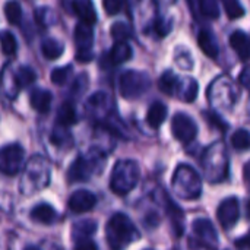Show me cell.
Here are the masks:
<instances>
[{
  "label": "cell",
  "mask_w": 250,
  "mask_h": 250,
  "mask_svg": "<svg viewBox=\"0 0 250 250\" xmlns=\"http://www.w3.org/2000/svg\"><path fill=\"white\" fill-rule=\"evenodd\" d=\"M193 233L196 239L201 242L204 248L209 250H215L217 248V231L212 226V223L207 218H199L193 223Z\"/></svg>",
  "instance_id": "8"
},
{
  "label": "cell",
  "mask_w": 250,
  "mask_h": 250,
  "mask_svg": "<svg viewBox=\"0 0 250 250\" xmlns=\"http://www.w3.org/2000/svg\"><path fill=\"white\" fill-rule=\"evenodd\" d=\"M4 15L10 25H19L22 19V7L16 0H9L4 4Z\"/></svg>",
  "instance_id": "22"
},
{
  "label": "cell",
  "mask_w": 250,
  "mask_h": 250,
  "mask_svg": "<svg viewBox=\"0 0 250 250\" xmlns=\"http://www.w3.org/2000/svg\"><path fill=\"white\" fill-rule=\"evenodd\" d=\"M63 51H64V45L60 41L53 40V38L45 40L41 45V53L48 60H57L63 54Z\"/></svg>",
  "instance_id": "20"
},
{
  "label": "cell",
  "mask_w": 250,
  "mask_h": 250,
  "mask_svg": "<svg viewBox=\"0 0 250 250\" xmlns=\"http://www.w3.org/2000/svg\"><path fill=\"white\" fill-rule=\"evenodd\" d=\"M23 250H40L38 248H35V246H26Z\"/></svg>",
  "instance_id": "35"
},
{
  "label": "cell",
  "mask_w": 250,
  "mask_h": 250,
  "mask_svg": "<svg viewBox=\"0 0 250 250\" xmlns=\"http://www.w3.org/2000/svg\"><path fill=\"white\" fill-rule=\"evenodd\" d=\"M92 40H94L92 28L89 25H85V23L79 22L78 26L75 28V41L78 44V51L91 50Z\"/></svg>",
  "instance_id": "16"
},
{
  "label": "cell",
  "mask_w": 250,
  "mask_h": 250,
  "mask_svg": "<svg viewBox=\"0 0 250 250\" xmlns=\"http://www.w3.org/2000/svg\"><path fill=\"white\" fill-rule=\"evenodd\" d=\"M166 119H167V107H166V104H163L161 101L152 103V105L149 107L148 114H146L148 125L151 127L157 129L166 122Z\"/></svg>",
  "instance_id": "17"
},
{
  "label": "cell",
  "mask_w": 250,
  "mask_h": 250,
  "mask_svg": "<svg viewBox=\"0 0 250 250\" xmlns=\"http://www.w3.org/2000/svg\"><path fill=\"white\" fill-rule=\"evenodd\" d=\"M139 174H141L139 166L136 161L123 160V161L116 163L113 173H111V179H110L111 190L119 196L127 195L138 185Z\"/></svg>",
  "instance_id": "2"
},
{
  "label": "cell",
  "mask_w": 250,
  "mask_h": 250,
  "mask_svg": "<svg viewBox=\"0 0 250 250\" xmlns=\"http://www.w3.org/2000/svg\"><path fill=\"white\" fill-rule=\"evenodd\" d=\"M110 34L111 37L114 38L116 42H120V41H127V38L130 37L132 34V29L127 23L125 22H116L111 25V29H110Z\"/></svg>",
  "instance_id": "26"
},
{
  "label": "cell",
  "mask_w": 250,
  "mask_h": 250,
  "mask_svg": "<svg viewBox=\"0 0 250 250\" xmlns=\"http://www.w3.org/2000/svg\"><path fill=\"white\" fill-rule=\"evenodd\" d=\"M25 151L19 144H10L0 148V173L16 176L23 164Z\"/></svg>",
  "instance_id": "5"
},
{
  "label": "cell",
  "mask_w": 250,
  "mask_h": 250,
  "mask_svg": "<svg viewBox=\"0 0 250 250\" xmlns=\"http://www.w3.org/2000/svg\"><path fill=\"white\" fill-rule=\"evenodd\" d=\"M160 89L167 94V95H173L179 86V78L171 72V70H167L161 75L160 78Z\"/></svg>",
  "instance_id": "21"
},
{
  "label": "cell",
  "mask_w": 250,
  "mask_h": 250,
  "mask_svg": "<svg viewBox=\"0 0 250 250\" xmlns=\"http://www.w3.org/2000/svg\"><path fill=\"white\" fill-rule=\"evenodd\" d=\"M217 218H218V221L224 230L233 229L240 218V202H239V199L234 196L224 199L217 209Z\"/></svg>",
  "instance_id": "7"
},
{
  "label": "cell",
  "mask_w": 250,
  "mask_h": 250,
  "mask_svg": "<svg viewBox=\"0 0 250 250\" xmlns=\"http://www.w3.org/2000/svg\"><path fill=\"white\" fill-rule=\"evenodd\" d=\"M204 116L208 119V123H209L211 126H215V127H218V129H221V130L229 129V125H227V123H226V122L218 116V114L207 111V113H204Z\"/></svg>",
  "instance_id": "32"
},
{
  "label": "cell",
  "mask_w": 250,
  "mask_h": 250,
  "mask_svg": "<svg viewBox=\"0 0 250 250\" xmlns=\"http://www.w3.org/2000/svg\"><path fill=\"white\" fill-rule=\"evenodd\" d=\"M31 220H34L35 223L44 224V226H50L57 221V212L51 205L42 202V204L35 205L31 209Z\"/></svg>",
  "instance_id": "12"
},
{
  "label": "cell",
  "mask_w": 250,
  "mask_h": 250,
  "mask_svg": "<svg viewBox=\"0 0 250 250\" xmlns=\"http://www.w3.org/2000/svg\"><path fill=\"white\" fill-rule=\"evenodd\" d=\"M198 44H199L201 50L208 57H211V59L218 57V53H220L218 41H217V38L211 29H201V32L198 35Z\"/></svg>",
  "instance_id": "13"
},
{
  "label": "cell",
  "mask_w": 250,
  "mask_h": 250,
  "mask_svg": "<svg viewBox=\"0 0 250 250\" xmlns=\"http://www.w3.org/2000/svg\"><path fill=\"white\" fill-rule=\"evenodd\" d=\"M145 250H152V249H145Z\"/></svg>",
  "instance_id": "36"
},
{
  "label": "cell",
  "mask_w": 250,
  "mask_h": 250,
  "mask_svg": "<svg viewBox=\"0 0 250 250\" xmlns=\"http://www.w3.org/2000/svg\"><path fill=\"white\" fill-rule=\"evenodd\" d=\"M107 243L111 250H125L130 243L136 242L141 234L133 221L126 214H114L105 227Z\"/></svg>",
  "instance_id": "1"
},
{
  "label": "cell",
  "mask_w": 250,
  "mask_h": 250,
  "mask_svg": "<svg viewBox=\"0 0 250 250\" xmlns=\"http://www.w3.org/2000/svg\"><path fill=\"white\" fill-rule=\"evenodd\" d=\"M0 45H1V51L6 56H12L16 53L18 44H16V38L13 37L12 32L9 31H1L0 32Z\"/></svg>",
  "instance_id": "24"
},
{
  "label": "cell",
  "mask_w": 250,
  "mask_h": 250,
  "mask_svg": "<svg viewBox=\"0 0 250 250\" xmlns=\"http://www.w3.org/2000/svg\"><path fill=\"white\" fill-rule=\"evenodd\" d=\"M76 122H78V117H76V110H75L73 104H70V103L62 104L57 111V123L63 127H67V126L75 125Z\"/></svg>",
  "instance_id": "19"
},
{
  "label": "cell",
  "mask_w": 250,
  "mask_h": 250,
  "mask_svg": "<svg viewBox=\"0 0 250 250\" xmlns=\"http://www.w3.org/2000/svg\"><path fill=\"white\" fill-rule=\"evenodd\" d=\"M133 51L130 48V45L126 42V41H120V42H116L114 47L111 48L110 51V62L111 64H120V63H125L127 60H130Z\"/></svg>",
  "instance_id": "18"
},
{
  "label": "cell",
  "mask_w": 250,
  "mask_h": 250,
  "mask_svg": "<svg viewBox=\"0 0 250 250\" xmlns=\"http://www.w3.org/2000/svg\"><path fill=\"white\" fill-rule=\"evenodd\" d=\"M171 132L174 138L182 144H190L198 133L195 120L186 113H177L171 120Z\"/></svg>",
  "instance_id": "6"
},
{
  "label": "cell",
  "mask_w": 250,
  "mask_h": 250,
  "mask_svg": "<svg viewBox=\"0 0 250 250\" xmlns=\"http://www.w3.org/2000/svg\"><path fill=\"white\" fill-rule=\"evenodd\" d=\"M97 230V224L94 221H81V223H76L73 226V233H75V237L76 239H82V237H91Z\"/></svg>",
  "instance_id": "27"
},
{
  "label": "cell",
  "mask_w": 250,
  "mask_h": 250,
  "mask_svg": "<svg viewBox=\"0 0 250 250\" xmlns=\"http://www.w3.org/2000/svg\"><path fill=\"white\" fill-rule=\"evenodd\" d=\"M103 7L107 15H117L123 7V0H103Z\"/></svg>",
  "instance_id": "31"
},
{
  "label": "cell",
  "mask_w": 250,
  "mask_h": 250,
  "mask_svg": "<svg viewBox=\"0 0 250 250\" xmlns=\"http://www.w3.org/2000/svg\"><path fill=\"white\" fill-rule=\"evenodd\" d=\"M67 205L72 212L85 214V212H89L97 205V196L89 190L81 189V190H76L75 193H72Z\"/></svg>",
  "instance_id": "9"
},
{
  "label": "cell",
  "mask_w": 250,
  "mask_h": 250,
  "mask_svg": "<svg viewBox=\"0 0 250 250\" xmlns=\"http://www.w3.org/2000/svg\"><path fill=\"white\" fill-rule=\"evenodd\" d=\"M31 107L38 111V113H48L51 103H53V95L47 89H34L29 97Z\"/></svg>",
  "instance_id": "14"
},
{
  "label": "cell",
  "mask_w": 250,
  "mask_h": 250,
  "mask_svg": "<svg viewBox=\"0 0 250 250\" xmlns=\"http://www.w3.org/2000/svg\"><path fill=\"white\" fill-rule=\"evenodd\" d=\"M231 145L239 151H246L250 145L249 132L246 129H239L231 136Z\"/></svg>",
  "instance_id": "29"
},
{
  "label": "cell",
  "mask_w": 250,
  "mask_h": 250,
  "mask_svg": "<svg viewBox=\"0 0 250 250\" xmlns=\"http://www.w3.org/2000/svg\"><path fill=\"white\" fill-rule=\"evenodd\" d=\"M72 7H73L75 15L81 19L82 23L92 26L97 22L98 16H97L92 0H73Z\"/></svg>",
  "instance_id": "11"
},
{
  "label": "cell",
  "mask_w": 250,
  "mask_h": 250,
  "mask_svg": "<svg viewBox=\"0 0 250 250\" xmlns=\"http://www.w3.org/2000/svg\"><path fill=\"white\" fill-rule=\"evenodd\" d=\"M173 186H174L176 192L182 198H186V199L198 198L201 193L199 176L192 167H189L186 164L177 167L176 174H174V180H173Z\"/></svg>",
  "instance_id": "3"
},
{
  "label": "cell",
  "mask_w": 250,
  "mask_h": 250,
  "mask_svg": "<svg viewBox=\"0 0 250 250\" xmlns=\"http://www.w3.org/2000/svg\"><path fill=\"white\" fill-rule=\"evenodd\" d=\"M226 13L230 19H239L245 16V7L242 6V3L239 0H221Z\"/></svg>",
  "instance_id": "25"
},
{
  "label": "cell",
  "mask_w": 250,
  "mask_h": 250,
  "mask_svg": "<svg viewBox=\"0 0 250 250\" xmlns=\"http://www.w3.org/2000/svg\"><path fill=\"white\" fill-rule=\"evenodd\" d=\"M35 78H37V75L31 67L22 66V67H19V70L15 75V83L18 85V88H25V86L34 83Z\"/></svg>",
  "instance_id": "23"
},
{
  "label": "cell",
  "mask_w": 250,
  "mask_h": 250,
  "mask_svg": "<svg viewBox=\"0 0 250 250\" xmlns=\"http://www.w3.org/2000/svg\"><path fill=\"white\" fill-rule=\"evenodd\" d=\"M92 174H94V164L85 157H78L67 170V180L69 183L86 182L91 179Z\"/></svg>",
  "instance_id": "10"
},
{
  "label": "cell",
  "mask_w": 250,
  "mask_h": 250,
  "mask_svg": "<svg viewBox=\"0 0 250 250\" xmlns=\"http://www.w3.org/2000/svg\"><path fill=\"white\" fill-rule=\"evenodd\" d=\"M70 66H64V67H56L53 72H51V75H50V78H51V82L54 83V85H63V83H66V81H67V78H69V75H70Z\"/></svg>",
  "instance_id": "30"
},
{
  "label": "cell",
  "mask_w": 250,
  "mask_h": 250,
  "mask_svg": "<svg viewBox=\"0 0 250 250\" xmlns=\"http://www.w3.org/2000/svg\"><path fill=\"white\" fill-rule=\"evenodd\" d=\"M149 76L144 72L127 70L120 76V94L127 100L139 98L149 89Z\"/></svg>",
  "instance_id": "4"
},
{
  "label": "cell",
  "mask_w": 250,
  "mask_h": 250,
  "mask_svg": "<svg viewBox=\"0 0 250 250\" xmlns=\"http://www.w3.org/2000/svg\"><path fill=\"white\" fill-rule=\"evenodd\" d=\"M199 9L202 15L208 19H218L220 18V9L217 0H198Z\"/></svg>",
  "instance_id": "28"
},
{
  "label": "cell",
  "mask_w": 250,
  "mask_h": 250,
  "mask_svg": "<svg viewBox=\"0 0 250 250\" xmlns=\"http://www.w3.org/2000/svg\"><path fill=\"white\" fill-rule=\"evenodd\" d=\"M249 70L248 69H245L243 70V73H242V76H240V82L246 86V88H249Z\"/></svg>",
  "instance_id": "34"
},
{
  "label": "cell",
  "mask_w": 250,
  "mask_h": 250,
  "mask_svg": "<svg viewBox=\"0 0 250 250\" xmlns=\"http://www.w3.org/2000/svg\"><path fill=\"white\" fill-rule=\"evenodd\" d=\"M75 250H98V246L89 237H82V239H76Z\"/></svg>",
  "instance_id": "33"
},
{
  "label": "cell",
  "mask_w": 250,
  "mask_h": 250,
  "mask_svg": "<svg viewBox=\"0 0 250 250\" xmlns=\"http://www.w3.org/2000/svg\"><path fill=\"white\" fill-rule=\"evenodd\" d=\"M230 45L243 62L249 59V37L245 31H234L230 37Z\"/></svg>",
  "instance_id": "15"
}]
</instances>
